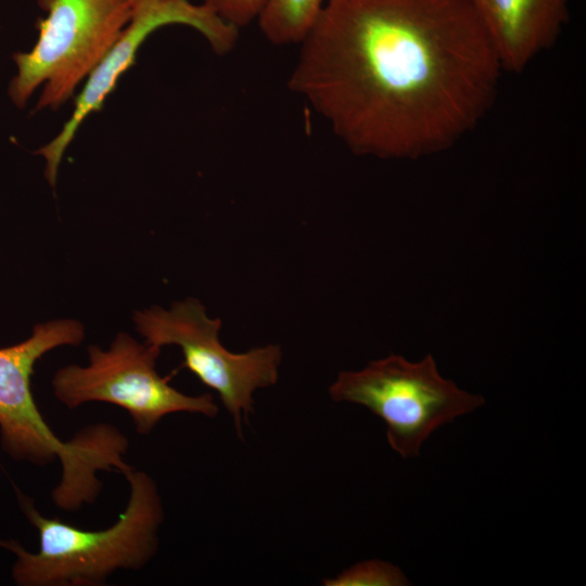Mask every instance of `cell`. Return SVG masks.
<instances>
[{"label": "cell", "mask_w": 586, "mask_h": 586, "mask_svg": "<svg viewBox=\"0 0 586 586\" xmlns=\"http://www.w3.org/2000/svg\"><path fill=\"white\" fill-rule=\"evenodd\" d=\"M130 496L124 512L110 527L86 531L46 518L20 495L22 509L39 535V550L29 552L17 542L0 547L16 555L12 577L21 586H99L119 569L138 570L155 555L163 505L157 487L145 472L124 474Z\"/></svg>", "instance_id": "3957f363"}, {"label": "cell", "mask_w": 586, "mask_h": 586, "mask_svg": "<svg viewBox=\"0 0 586 586\" xmlns=\"http://www.w3.org/2000/svg\"><path fill=\"white\" fill-rule=\"evenodd\" d=\"M327 586H403L409 585L403 571L388 562L368 560L357 563L335 578L326 579Z\"/></svg>", "instance_id": "8fae6325"}, {"label": "cell", "mask_w": 586, "mask_h": 586, "mask_svg": "<svg viewBox=\"0 0 586 586\" xmlns=\"http://www.w3.org/2000/svg\"><path fill=\"white\" fill-rule=\"evenodd\" d=\"M195 29L212 50L225 55L232 51L239 29L220 20L204 3L191 0H133L130 18L103 60L89 75L75 97L74 109L60 132L36 153L46 161L44 176L55 186L63 155L86 118L99 112L115 90L123 74L136 63L137 53L148 37L167 25Z\"/></svg>", "instance_id": "ba28073f"}, {"label": "cell", "mask_w": 586, "mask_h": 586, "mask_svg": "<svg viewBox=\"0 0 586 586\" xmlns=\"http://www.w3.org/2000/svg\"><path fill=\"white\" fill-rule=\"evenodd\" d=\"M288 85L355 154L411 158L469 135L498 55L468 0H327Z\"/></svg>", "instance_id": "6da1fadb"}, {"label": "cell", "mask_w": 586, "mask_h": 586, "mask_svg": "<svg viewBox=\"0 0 586 586\" xmlns=\"http://www.w3.org/2000/svg\"><path fill=\"white\" fill-rule=\"evenodd\" d=\"M84 326L75 319H55L34 327L25 341L0 348V433L3 449L15 460L47 464L59 459L62 479L52 491L54 504L78 510L98 497L99 471L130 470L124 461L127 438L111 424L82 429L64 442L50 429L37 407L30 378L34 366L49 351L79 345Z\"/></svg>", "instance_id": "7a4b0ae2"}, {"label": "cell", "mask_w": 586, "mask_h": 586, "mask_svg": "<svg viewBox=\"0 0 586 586\" xmlns=\"http://www.w3.org/2000/svg\"><path fill=\"white\" fill-rule=\"evenodd\" d=\"M329 395L334 402L364 406L382 419L388 445L404 459L419 456L435 430L485 403L483 396L444 379L431 355L412 362L392 354L361 370L343 371Z\"/></svg>", "instance_id": "5b68a950"}, {"label": "cell", "mask_w": 586, "mask_h": 586, "mask_svg": "<svg viewBox=\"0 0 586 586\" xmlns=\"http://www.w3.org/2000/svg\"><path fill=\"white\" fill-rule=\"evenodd\" d=\"M327 0H265L257 17L271 43L300 44L316 24Z\"/></svg>", "instance_id": "30bf717a"}, {"label": "cell", "mask_w": 586, "mask_h": 586, "mask_svg": "<svg viewBox=\"0 0 586 586\" xmlns=\"http://www.w3.org/2000/svg\"><path fill=\"white\" fill-rule=\"evenodd\" d=\"M265 0H202L220 20L239 29L260 13Z\"/></svg>", "instance_id": "7c38bea8"}, {"label": "cell", "mask_w": 586, "mask_h": 586, "mask_svg": "<svg viewBox=\"0 0 586 586\" xmlns=\"http://www.w3.org/2000/svg\"><path fill=\"white\" fill-rule=\"evenodd\" d=\"M133 322L146 343L181 348L183 366L218 393L238 434L242 435L243 421L247 423L253 411L254 392L277 383L280 347L267 345L242 354L229 352L219 342L220 319L209 318L200 301L191 297L175 302L170 309L152 306L137 310Z\"/></svg>", "instance_id": "52a82bcc"}, {"label": "cell", "mask_w": 586, "mask_h": 586, "mask_svg": "<svg viewBox=\"0 0 586 586\" xmlns=\"http://www.w3.org/2000/svg\"><path fill=\"white\" fill-rule=\"evenodd\" d=\"M161 347L140 343L119 332L107 351L88 347L87 366L59 369L52 387L55 397L75 409L88 402H105L128 411L139 434H149L165 416L174 412L202 413L213 418L218 406L208 393L183 394L170 386L156 369Z\"/></svg>", "instance_id": "8992f818"}, {"label": "cell", "mask_w": 586, "mask_h": 586, "mask_svg": "<svg viewBox=\"0 0 586 586\" xmlns=\"http://www.w3.org/2000/svg\"><path fill=\"white\" fill-rule=\"evenodd\" d=\"M133 0H38L47 13L27 52L13 54L16 75L8 93L24 109L42 87L36 111L58 110L74 98L127 25Z\"/></svg>", "instance_id": "277c9868"}, {"label": "cell", "mask_w": 586, "mask_h": 586, "mask_svg": "<svg viewBox=\"0 0 586 586\" xmlns=\"http://www.w3.org/2000/svg\"><path fill=\"white\" fill-rule=\"evenodd\" d=\"M501 67L521 73L555 44L569 20L570 0H468Z\"/></svg>", "instance_id": "9c48e42d"}]
</instances>
